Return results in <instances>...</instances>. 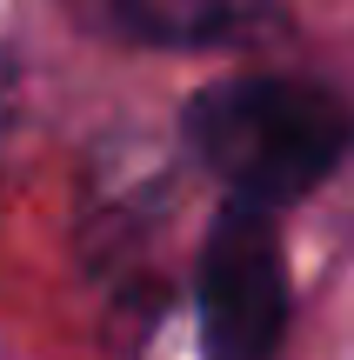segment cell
<instances>
[{
    "label": "cell",
    "mask_w": 354,
    "mask_h": 360,
    "mask_svg": "<svg viewBox=\"0 0 354 360\" xmlns=\"http://www.w3.org/2000/svg\"><path fill=\"white\" fill-rule=\"evenodd\" d=\"M187 141L227 180L241 207H274L315 193L348 160L354 114L341 94L288 74H234L194 94L187 107Z\"/></svg>",
    "instance_id": "obj_1"
},
{
    "label": "cell",
    "mask_w": 354,
    "mask_h": 360,
    "mask_svg": "<svg viewBox=\"0 0 354 360\" xmlns=\"http://www.w3.org/2000/svg\"><path fill=\"white\" fill-rule=\"evenodd\" d=\"M281 334H288V260L274 214L227 200L201 247V354L274 360Z\"/></svg>",
    "instance_id": "obj_2"
},
{
    "label": "cell",
    "mask_w": 354,
    "mask_h": 360,
    "mask_svg": "<svg viewBox=\"0 0 354 360\" xmlns=\"http://www.w3.org/2000/svg\"><path fill=\"white\" fill-rule=\"evenodd\" d=\"M107 20L127 40H147V47H214V40L267 27V13L234 7V0H120Z\"/></svg>",
    "instance_id": "obj_3"
}]
</instances>
